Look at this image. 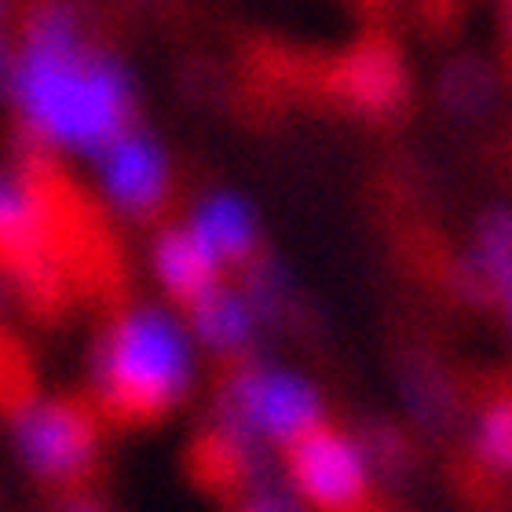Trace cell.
Here are the masks:
<instances>
[{
  "instance_id": "cell-2",
  "label": "cell",
  "mask_w": 512,
  "mask_h": 512,
  "mask_svg": "<svg viewBox=\"0 0 512 512\" xmlns=\"http://www.w3.org/2000/svg\"><path fill=\"white\" fill-rule=\"evenodd\" d=\"M187 341L161 311H132L99 348V399L110 417L147 425L187 388Z\"/></svg>"
},
{
  "instance_id": "cell-1",
  "label": "cell",
  "mask_w": 512,
  "mask_h": 512,
  "mask_svg": "<svg viewBox=\"0 0 512 512\" xmlns=\"http://www.w3.org/2000/svg\"><path fill=\"white\" fill-rule=\"evenodd\" d=\"M8 85L22 121L48 147L99 154L132 128L128 70L114 55L88 48L66 0H44L30 11Z\"/></svg>"
},
{
  "instance_id": "cell-19",
  "label": "cell",
  "mask_w": 512,
  "mask_h": 512,
  "mask_svg": "<svg viewBox=\"0 0 512 512\" xmlns=\"http://www.w3.org/2000/svg\"><path fill=\"white\" fill-rule=\"evenodd\" d=\"M8 77V48H4V41H0V81Z\"/></svg>"
},
{
  "instance_id": "cell-7",
  "label": "cell",
  "mask_w": 512,
  "mask_h": 512,
  "mask_svg": "<svg viewBox=\"0 0 512 512\" xmlns=\"http://www.w3.org/2000/svg\"><path fill=\"white\" fill-rule=\"evenodd\" d=\"M103 191L121 213L150 216L169 194V161L165 150L136 128H125L118 139L96 154Z\"/></svg>"
},
{
  "instance_id": "cell-10",
  "label": "cell",
  "mask_w": 512,
  "mask_h": 512,
  "mask_svg": "<svg viewBox=\"0 0 512 512\" xmlns=\"http://www.w3.org/2000/svg\"><path fill=\"white\" fill-rule=\"evenodd\" d=\"M191 231L202 238V246L220 260V264H242L256 246V224L246 202L235 194H216L205 198L202 209L194 213Z\"/></svg>"
},
{
  "instance_id": "cell-4",
  "label": "cell",
  "mask_w": 512,
  "mask_h": 512,
  "mask_svg": "<svg viewBox=\"0 0 512 512\" xmlns=\"http://www.w3.org/2000/svg\"><path fill=\"white\" fill-rule=\"evenodd\" d=\"M289 472L322 512H355L366 498L363 450L322 421L289 443Z\"/></svg>"
},
{
  "instance_id": "cell-16",
  "label": "cell",
  "mask_w": 512,
  "mask_h": 512,
  "mask_svg": "<svg viewBox=\"0 0 512 512\" xmlns=\"http://www.w3.org/2000/svg\"><path fill=\"white\" fill-rule=\"evenodd\" d=\"M242 512H293V509H289V502H282L278 494H260V498H253Z\"/></svg>"
},
{
  "instance_id": "cell-14",
  "label": "cell",
  "mask_w": 512,
  "mask_h": 512,
  "mask_svg": "<svg viewBox=\"0 0 512 512\" xmlns=\"http://www.w3.org/2000/svg\"><path fill=\"white\" fill-rule=\"evenodd\" d=\"M33 403V374L30 359L22 355V348L11 341L8 333L0 330V406L11 417L26 410Z\"/></svg>"
},
{
  "instance_id": "cell-9",
  "label": "cell",
  "mask_w": 512,
  "mask_h": 512,
  "mask_svg": "<svg viewBox=\"0 0 512 512\" xmlns=\"http://www.w3.org/2000/svg\"><path fill=\"white\" fill-rule=\"evenodd\" d=\"M154 267H158L161 286L180 304H194L220 278V260L202 246V238L194 235L191 227H172L158 238Z\"/></svg>"
},
{
  "instance_id": "cell-13",
  "label": "cell",
  "mask_w": 512,
  "mask_h": 512,
  "mask_svg": "<svg viewBox=\"0 0 512 512\" xmlns=\"http://www.w3.org/2000/svg\"><path fill=\"white\" fill-rule=\"evenodd\" d=\"M242 425L235 428H220L213 432L209 439L198 443L194 450V465L202 472L209 483H231L238 480V472H242V461H246V447H242Z\"/></svg>"
},
{
  "instance_id": "cell-6",
  "label": "cell",
  "mask_w": 512,
  "mask_h": 512,
  "mask_svg": "<svg viewBox=\"0 0 512 512\" xmlns=\"http://www.w3.org/2000/svg\"><path fill=\"white\" fill-rule=\"evenodd\" d=\"M231 406H235L242 428H256L282 443H293L322 421L315 388L293 374H278V370L238 374L231 384Z\"/></svg>"
},
{
  "instance_id": "cell-8",
  "label": "cell",
  "mask_w": 512,
  "mask_h": 512,
  "mask_svg": "<svg viewBox=\"0 0 512 512\" xmlns=\"http://www.w3.org/2000/svg\"><path fill=\"white\" fill-rule=\"evenodd\" d=\"M337 92L348 107L366 114H388L406 92L403 63L392 44H363L337 66Z\"/></svg>"
},
{
  "instance_id": "cell-18",
  "label": "cell",
  "mask_w": 512,
  "mask_h": 512,
  "mask_svg": "<svg viewBox=\"0 0 512 512\" xmlns=\"http://www.w3.org/2000/svg\"><path fill=\"white\" fill-rule=\"evenodd\" d=\"M63 512H99V509L92 502H74V505H66Z\"/></svg>"
},
{
  "instance_id": "cell-12",
  "label": "cell",
  "mask_w": 512,
  "mask_h": 512,
  "mask_svg": "<svg viewBox=\"0 0 512 512\" xmlns=\"http://www.w3.org/2000/svg\"><path fill=\"white\" fill-rule=\"evenodd\" d=\"M476 267L498 289L512 322V213L487 216V224L480 231V249H476Z\"/></svg>"
},
{
  "instance_id": "cell-5",
  "label": "cell",
  "mask_w": 512,
  "mask_h": 512,
  "mask_svg": "<svg viewBox=\"0 0 512 512\" xmlns=\"http://www.w3.org/2000/svg\"><path fill=\"white\" fill-rule=\"evenodd\" d=\"M19 447L33 469L48 480H77L96 458V417L70 399L30 403L15 414Z\"/></svg>"
},
{
  "instance_id": "cell-3",
  "label": "cell",
  "mask_w": 512,
  "mask_h": 512,
  "mask_svg": "<svg viewBox=\"0 0 512 512\" xmlns=\"http://www.w3.org/2000/svg\"><path fill=\"white\" fill-rule=\"evenodd\" d=\"M55 242V213L37 183L0 172V271L37 308H52L59 300Z\"/></svg>"
},
{
  "instance_id": "cell-15",
  "label": "cell",
  "mask_w": 512,
  "mask_h": 512,
  "mask_svg": "<svg viewBox=\"0 0 512 512\" xmlns=\"http://www.w3.org/2000/svg\"><path fill=\"white\" fill-rule=\"evenodd\" d=\"M480 458L498 472H512V399L494 403L480 421L476 432Z\"/></svg>"
},
{
  "instance_id": "cell-11",
  "label": "cell",
  "mask_w": 512,
  "mask_h": 512,
  "mask_svg": "<svg viewBox=\"0 0 512 512\" xmlns=\"http://www.w3.org/2000/svg\"><path fill=\"white\" fill-rule=\"evenodd\" d=\"M194 319V330L205 344H213L220 352H235L249 341L253 333V304L235 289H224L216 282L213 289H205L202 297L187 304Z\"/></svg>"
},
{
  "instance_id": "cell-17",
  "label": "cell",
  "mask_w": 512,
  "mask_h": 512,
  "mask_svg": "<svg viewBox=\"0 0 512 512\" xmlns=\"http://www.w3.org/2000/svg\"><path fill=\"white\" fill-rule=\"evenodd\" d=\"M505 4V41H509V55H512V0H502Z\"/></svg>"
}]
</instances>
